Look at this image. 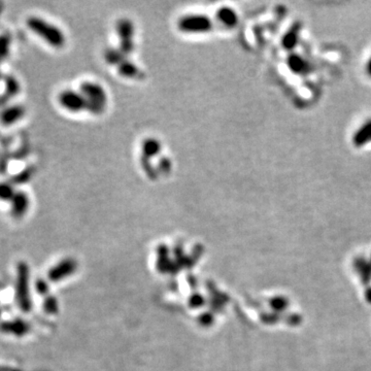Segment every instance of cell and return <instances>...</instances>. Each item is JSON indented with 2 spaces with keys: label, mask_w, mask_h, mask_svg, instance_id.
Returning a JSON list of instances; mask_svg holds the SVG:
<instances>
[{
  "label": "cell",
  "mask_w": 371,
  "mask_h": 371,
  "mask_svg": "<svg viewBox=\"0 0 371 371\" xmlns=\"http://www.w3.org/2000/svg\"><path fill=\"white\" fill-rule=\"evenodd\" d=\"M45 309L49 313L56 312L58 309L57 300L53 297H48V299L45 301Z\"/></svg>",
  "instance_id": "cell-15"
},
{
  "label": "cell",
  "mask_w": 371,
  "mask_h": 371,
  "mask_svg": "<svg viewBox=\"0 0 371 371\" xmlns=\"http://www.w3.org/2000/svg\"><path fill=\"white\" fill-rule=\"evenodd\" d=\"M27 27L52 47L62 48L65 45L66 38L63 31L42 18L30 17L27 19Z\"/></svg>",
  "instance_id": "cell-1"
},
{
  "label": "cell",
  "mask_w": 371,
  "mask_h": 371,
  "mask_svg": "<svg viewBox=\"0 0 371 371\" xmlns=\"http://www.w3.org/2000/svg\"><path fill=\"white\" fill-rule=\"evenodd\" d=\"M301 28L302 26L299 22L293 24L292 27H291L288 32L284 35L283 37V47L286 49V50H293L299 43V39H300V33H301Z\"/></svg>",
  "instance_id": "cell-11"
},
{
  "label": "cell",
  "mask_w": 371,
  "mask_h": 371,
  "mask_svg": "<svg viewBox=\"0 0 371 371\" xmlns=\"http://www.w3.org/2000/svg\"><path fill=\"white\" fill-rule=\"evenodd\" d=\"M218 20L223 26H226L228 28L234 27L238 22V17L236 11L230 7H222L218 11Z\"/></svg>",
  "instance_id": "cell-13"
},
{
  "label": "cell",
  "mask_w": 371,
  "mask_h": 371,
  "mask_svg": "<svg viewBox=\"0 0 371 371\" xmlns=\"http://www.w3.org/2000/svg\"><path fill=\"white\" fill-rule=\"evenodd\" d=\"M59 102L63 109L71 113H78L87 109V103L79 91L65 90L59 95Z\"/></svg>",
  "instance_id": "cell-5"
},
{
  "label": "cell",
  "mask_w": 371,
  "mask_h": 371,
  "mask_svg": "<svg viewBox=\"0 0 371 371\" xmlns=\"http://www.w3.org/2000/svg\"><path fill=\"white\" fill-rule=\"evenodd\" d=\"M24 114L25 110L23 107L14 105V107H9L2 112L1 116H0V120L4 125H12L22 119Z\"/></svg>",
  "instance_id": "cell-12"
},
{
  "label": "cell",
  "mask_w": 371,
  "mask_h": 371,
  "mask_svg": "<svg viewBox=\"0 0 371 371\" xmlns=\"http://www.w3.org/2000/svg\"><path fill=\"white\" fill-rule=\"evenodd\" d=\"M352 143L356 148H362L371 143V119L357 129L352 136Z\"/></svg>",
  "instance_id": "cell-8"
},
{
  "label": "cell",
  "mask_w": 371,
  "mask_h": 371,
  "mask_svg": "<svg viewBox=\"0 0 371 371\" xmlns=\"http://www.w3.org/2000/svg\"><path fill=\"white\" fill-rule=\"evenodd\" d=\"M37 291H38V292L41 293V294H44V293L46 292V291H47V285H46V283H44V282H41V283H39V284L37 285Z\"/></svg>",
  "instance_id": "cell-16"
},
{
  "label": "cell",
  "mask_w": 371,
  "mask_h": 371,
  "mask_svg": "<svg viewBox=\"0 0 371 371\" xmlns=\"http://www.w3.org/2000/svg\"><path fill=\"white\" fill-rule=\"evenodd\" d=\"M79 92L82 93L86 100L87 111L93 114H100L104 111L108 97L107 93L100 85L86 82L82 84Z\"/></svg>",
  "instance_id": "cell-2"
},
{
  "label": "cell",
  "mask_w": 371,
  "mask_h": 371,
  "mask_svg": "<svg viewBox=\"0 0 371 371\" xmlns=\"http://www.w3.org/2000/svg\"><path fill=\"white\" fill-rule=\"evenodd\" d=\"M15 194L16 192L10 184H7V183L0 184V200L10 201Z\"/></svg>",
  "instance_id": "cell-14"
},
{
  "label": "cell",
  "mask_w": 371,
  "mask_h": 371,
  "mask_svg": "<svg viewBox=\"0 0 371 371\" xmlns=\"http://www.w3.org/2000/svg\"><path fill=\"white\" fill-rule=\"evenodd\" d=\"M29 325L22 320L8 321L0 325V330H1L2 332L14 334L17 336L26 335L29 332Z\"/></svg>",
  "instance_id": "cell-9"
},
{
  "label": "cell",
  "mask_w": 371,
  "mask_h": 371,
  "mask_svg": "<svg viewBox=\"0 0 371 371\" xmlns=\"http://www.w3.org/2000/svg\"><path fill=\"white\" fill-rule=\"evenodd\" d=\"M11 203V215L17 219H20L25 216L27 213L29 206H30V200L28 195L24 192H16V194L12 197L10 200Z\"/></svg>",
  "instance_id": "cell-7"
},
{
  "label": "cell",
  "mask_w": 371,
  "mask_h": 371,
  "mask_svg": "<svg viewBox=\"0 0 371 371\" xmlns=\"http://www.w3.org/2000/svg\"><path fill=\"white\" fill-rule=\"evenodd\" d=\"M288 67L297 74H307L310 70L309 61L298 54H291L288 57Z\"/></svg>",
  "instance_id": "cell-10"
},
{
  "label": "cell",
  "mask_w": 371,
  "mask_h": 371,
  "mask_svg": "<svg viewBox=\"0 0 371 371\" xmlns=\"http://www.w3.org/2000/svg\"><path fill=\"white\" fill-rule=\"evenodd\" d=\"M179 29L188 33H202L211 29V21L207 16L188 15L180 19Z\"/></svg>",
  "instance_id": "cell-4"
},
{
  "label": "cell",
  "mask_w": 371,
  "mask_h": 371,
  "mask_svg": "<svg viewBox=\"0 0 371 371\" xmlns=\"http://www.w3.org/2000/svg\"><path fill=\"white\" fill-rule=\"evenodd\" d=\"M16 299L19 308L23 311H29L31 309L30 290H29V268L27 264L21 262L18 265Z\"/></svg>",
  "instance_id": "cell-3"
},
{
  "label": "cell",
  "mask_w": 371,
  "mask_h": 371,
  "mask_svg": "<svg viewBox=\"0 0 371 371\" xmlns=\"http://www.w3.org/2000/svg\"><path fill=\"white\" fill-rule=\"evenodd\" d=\"M366 72L371 77V57L369 58V60L366 63Z\"/></svg>",
  "instance_id": "cell-17"
},
{
  "label": "cell",
  "mask_w": 371,
  "mask_h": 371,
  "mask_svg": "<svg viewBox=\"0 0 371 371\" xmlns=\"http://www.w3.org/2000/svg\"><path fill=\"white\" fill-rule=\"evenodd\" d=\"M76 268L77 264L73 259L62 260L49 271V280L51 282H60L74 273Z\"/></svg>",
  "instance_id": "cell-6"
}]
</instances>
